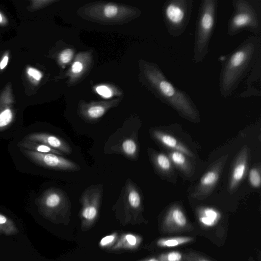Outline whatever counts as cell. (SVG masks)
<instances>
[{
	"label": "cell",
	"mask_w": 261,
	"mask_h": 261,
	"mask_svg": "<svg viewBox=\"0 0 261 261\" xmlns=\"http://www.w3.org/2000/svg\"><path fill=\"white\" fill-rule=\"evenodd\" d=\"M260 57V35L248 37L226 56L219 77V91L222 97L226 98L233 93Z\"/></svg>",
	"instance_id": "1"
},
{
	"label": "cell",
	"mask_w": 261,
	"mask_h": 261,
	"mask_svg": "<svg viewBox=\"0 0 261 261\" xmlns=\"http://www.w3.org/2000/svg\"><path fill=\"white\" fill-rule=\"evenodd\" d=\"M149 69L148 79L158 97L182 117L197 121L199 112L189 95L173 85L158 67L152 66Z\"/></svg>",
	"instance_id": "2"
},
{
	"label": "cell",
	"mask_w": 261,
	"mask_h": 261,
	"mask_svg": "<svg viewBox=\"0 0 261 261\" xmlns=\"http://www.w3.org/2000/svg\"><path fill=\"white\" fill-rule=\"evenodd\" d=\"M218 0H202L198 9L193 48V61L202 62L209 51L216 25Z\"/></svg>",
	"instance_id": "3"
},
{
	"label": "cell",
	"mask_w": 261,
	"mask_h": 261,
	"mask_svg": "<svg viewBox=\"0 0 261 261\" xmlns=\"http://www.w3.org/2000/svg\"><path fill=\"white\" fill-rule=\"evenodd\" d=\"M233 12L227 23V33L234 36L243 31L253 35L261 33V1L233 0Z\"/></svg>",
	"instance_id": "4"
},
{
	"label": "cell",
	"mask_w": 261,
	"mask_h": 261,
	"mask_svg": "<svg viewBox=\"0 0 261 261\" xmlns=\"http://www.w3.org/2000/svg\"><path fill=\"white\" fill-rule=\"evenodd\" d=\"M193 0H167L163 7L164 21L167 33L177 37L185 31L189 23Z\"/></svg>",
	"instance_id": "5"
},
{
	"label": "cell",
	"mask_w": 261,
	"mask_h": 261,
	"mask_svg": "<svg viewBox=\"0 0 261 261\" xmlns=\"http://www.w3.org/2000/svg\"><path fill=\"white\" fill-rule=\"evenodd\" d=\"M35 203L42 216L46 218L55 219L58 215L65 213L70 202L68 195L63 190L51 187L37 197Z\"/></svg>",
	"instance_id": "6"
},
{
	"label": "cell",
	"mask_w": 261,
	"mask_h": 261,
	"mask_svg": "<svg viewBox=\"0 0 261 261\" xmlns=\"http://www.w3.org/2000/svg\"><path fill=\"white\" fill-rule=\"evenodd\" d=\"M20 150L32 162L45 168L70 171L80 169L77 164L58 154L41 153L22 148Z\"/></svg>",
	"instance_id": "7"
},
{
	"label": "cell",
	"mask_w": 261,
	"mask_h": 261,
	"mask_svg": "<svg viewBox=\"0 0 261 261\" xmlns=\"http://www.w3.org/2000/svg\"><path fill=\"white\" fill-rule=\"evenodd\" d=\"M102 194V188L100 185L90 186L82 194L81 215L85 221L92 222L97 217Z\"/></svg>",
	"instance_id": "8"
},
{
	"label": "cell",
	"mask_w": 261,
	"mask_h": 261,
	"mask_svg": "<svg viewBox=\"0 0 261 261\" xmlns=\"http://www.w3.org/2000/svg\"><path fill=\"white\" fill-rule=\"evenodd\" d=\"M226 158V156H223L202 177L199 184L192 193L193 197L203 199L211 194L219 178Z\"/></svg>",
	"instance_id": "9"
},
{
	"label": "cell",
	"mask_w": 261,
	"mask_h": 261,
	"mask_svg": "<svg viewBox=\"0 0 261 261\" xmlns=\"http://www.w3.org/2000/svg\"><path fill=\"white\" fill-rule=\"evenodd\" d=\"M191 228L184 213L177 206H173L168 211L162 224V231L165 233L188 230Z\"/></svg>",
	"instance_id": "10"
},
{
	"label": "cell",
	"mask_w": 261,
	"mask_h": 261,
	"mask_svg": "<svg viewBox=\"0 0 261 261\" xmlns=\"http://www.w3.org/2000/svg\"><path fill=\"white\" fill-rule=\"evenodd\" d=\"M23 139L45 144L66 154H70L71 152L70 146L65 140L50 134L43 132L31 133Z\"/></svg>",
	"instance_id": "11"
},
{
	"label": "cell",
	"mask_w": 261,
	"mask_h": 261,
	"mask_svg": "<svg viewBox=\"0 0 261 261\" xmlns=\"http://www.w3.org/2000/svg\"><path fill=\"white\" fill-rule=\"evenodd\" d=\"M248 158V149L244 146L239 153L233 167L230 179L229 189L234 190L245 175Z\"/></svg>",
	"instance_id": "12"
},
{
	"label": "cell",
	"mask_w": 261,
	"mask_h": 261,
	"mask_svg": "<svg viewBox=\"0 0 261 261\" xmlns=\"http://www.w3.org/2000/svg\"><path fill=\"white\" fill-rule=\"evenodd\" d=\"M261 57L259 58L252 68L248 79L245 83V91L239 94L240 97H248L251 96V87L253 85V89L254 96H260V90L258 89L256 85L260 86V73H261Z\"/></svg>",
	"instance_id": "13"
},
{
	"label": "cell",
	"mask_w": 261,
	"mask_h": 261,
	"mask_svg": "<svg viewBox=\"0 0 261 261\" xmlns=\"http://www.w3.org/2000/svg\"><path fill=\"white\" fill-rule=\"evenodd\" d=\"M152 134L154 138L166 147L182 152L187 156H193L191 152L173 136L156 130H154Z\"/></svg>",
	"instance_id": "14"
},
{
	"label": "cell",
	"mask_w": 261,
	"mask_h": 261,
	"mask_svg": "<svg viewBox=\"0 0 261 261\" xmlns=\"http://www.w3.org/2000/svg\"><path fill=\"white\" fill-rule=\"evenodd\" d=\"M19 148L28 149L41 153H54L60 155L63 153L58 150L55 149L45 144L34 141L21 140L18 143Z\"/></svg>",
	"instance_id": "15"
},
{
	"label": "cell",
	"mask_w": 261,
	"mask_h": 261,
	"mask_svg": "<svg viewBox=\"0 0 261 261\" xmlns=\"http://www.w3.org/2000/svg\"><path fill=\"white\" fill-rule=\"evenodd\" d=\"M193 240V238L189 236L171 237L159 239L156 244L161 247L170 248L189 243Z\"/></svg>",
	"instance_id": "16"
},
{
	"label": "cell",
	"mask_w": 261,
	"mask_h": 261,
	"mask_svg": "<svg viewBox=\"0 0 261 261\" xmlns=\"http://www.w3.org/2000/svg\"><path fill=\"white\" fill-rule=\"evenodd\" d=\"M220 218V214L215 210L204 208L199 213V220L205 227H211L215 225Z\"/></svg>",
	"instance_id": "17"
},
{
	"label": "cell",
	"mask_w": 261,
	"mask_h": 261,
	"mask_svg": "<svg viewBox=\"0 0 261 261\" xmlns=\"http://www.w3.org/2000/svg\"><path fill=\"white\" fill-rule=\"evenodd\" d=\"M18 231V227L14 221L0 213V233L10 236L17 234Z\"/></svg>",
	"instance_id": "18"
},
{
	"label": "cell",
	"mask_w": 261,
	"mask_h": 261,
	"mask_svg": "<svg viewBox=\"0 0 261 261\" xmlns=\"http://www.w3.org/2000/svg\"><path fill=\"white\" fill-rule=\"evenodd\" d=\"M170 161L177 167L184 171H188L189 164L185 154L178 151H173L169 153Z\"/></svg>",
	"instance_id": "19"
},
{
	"label": "cell",
	"mask_w": 261,
	"mask_h": 261,
	"mask_svg": "<svg viewBox=\"0 0 261 261\" xmlns=\"http://www.w3.org/2000/svg\"><path fill=\"white\" fill-rule=\"evenodd\" d=\"M120 149L126 156L134 158L137 156L138 147L136 141L132 138H126L121 143Z\"/></svg>",
	"instance_id": "20"
},
{
	"label": "cell",
	"mask_w": 261,
	"mask_h": 261,
	"mask_svg": "<svg viewBox=\"0 0 261 261\" xmlns=\"http://www.w3.org/2000/svg\"><path fill=\"white\" fill-rule=\"evenodd\" d=\"M153 161L156 167L164 172H167L172 169V165L170 159L164 153H157L152 157Z\"/></svg>",
	"instance_id": "21"
},
{
	"label": "cell",
	"mask_w": 261,
	"mask_h": 261,
	"mask_svg": "<svg viewBox=\"0 0 261 261\" xmlns=\"http://www.w3.org/2000/svg\"><path fill=\"white\" fill-rule=\"evenodd\" d=\"M13 114L12 110L6 108L0 112V132L7 128L12 123Z\"/></svg>",
	"instance_id": "22"
},
{
	"label": "cell",
	"mask_w": 261,
	"mask_h": 261,
	"mask_svg": "<svg viewBox=\"0 0 261 261\" xmlns=\"http://www.w3.org/2000/svg\"><path fill=\"white\" fill-rule=\"evenodd\" d=\"M106 108L101 105H94L89 107L86 112V115L90 120H96L103 116Z\"/></svg>",
	"instance_id": "23"
},
{
	"label": "cell",
	"mask_w": 261,
	"mask_h": 261,
	"mask_svg": "<svg viewBox=\"0 0 261 261\" xmlns=\"http://www.w3.org/2000/svg\"><path fill=\"white\" fill-rule=\"evenodd\" d=\"M141 242V238L136 235L128 233L125 234L122 239L121 243L118 245L129 248H136Z\"/></svg>",
	"instance_id": "24"
},
{
	"label": "cell",
	"mask_w": 261,
	"mask_h": 261,
	"mask_svg": "<svg viewBox=\"0 0 261 261\" xmlns=\"http://www.w3.org/2000/svg\"><path fill=\"white\" fill-rule=\"evenodd\" d=\"M158 259L159 261H183L184 254L177 251H172L161 254Z\"/></svg>",
	"instance_id": "25"
},
{
	"label": "cell",
	"mask_w": 261,
	"mask_h": 261,
	"mask_svg": "<svg viewBox=\"0 0 261 261\" xmlns=\"http://www.w3.org/2000/svg\"><path fill=\"white\" fill-rule=\"evenodd\" d=\"M249 179L251 186L254 188H258L260 185L261 178L258 170L256 168L250 170L249 175Z\"/></svg>",
	"instance_id": "26"
},
{
	"label": "cell",
	"mask_w": 261,
	"mask_h": 261,
	"mask_svg": "<svg viewBox=\"0 0 261 261\" xmlns=\"http://www.w3.org/2000/svg\"><path fill=\"white\" fill-rule=\"evenodd\" d=\"M185 261H211L200 255L194 252H190L184 254Z\"/></svg>",
	"instance_id": "27"
},
{
	"label": "cell",
	"mask_w": 261,
	"mask_h": 261,
	"mask_svg": "<svg viewBox=\"0 0 261 261\" xmlns=\"http://www.w3.org/2000/svg\"><path fill=\"white\" fill-rule=\"evenodd\" d=\"M116 238V234H111L106 236L101 239L99 242V245L101 247H107L113 244Z\"/></svg>",
	"instance_id": "28"
},
{
	"label": "cell",
	"mask_w": 261,
	"mask_h": 261,
	"mask_svg": "<svg viewBox=\"0 0 261 261\" xmlns=\"http://www.w3.org/2000/svg\"><path fill=\"white\" fill-rule=\"evenodd\" d=\"M73 52L70 49H66L63 50L60 56V59L63 63L69 62L72 59Z\"/></svg>",
	"instance_id": "29"
},
{
	"label": "cell",
	"mask_w": 261,
	"mask_h": 261,
	"mask_svg": "<svg viewBox=\"0 0 261 261\" xmlns=\"http://www.w3.org/2000/svg\"><path fill=\"white\" fill-rule=\"evenodd\" d=\"M96 92L105 98H109L112 96L111 90L106 86H100L96 88Z\"/></svg>",
	"instance_id": "30"
},
{
	"label": "cell",
	"mask_w": 261,
	"mask_h": 261,
	"mask_svg": "<svg viewBox=\"0 0 261 261\" xmlns=\"http://www.w3.org/2000/svg\"><path fill=\"white\" fill-rule=\"evenodd\" d=\"M118 9L114 5H107L104 9V14L107 17H112L117 13Z\"/></svg>",
	"instance_id": "31"
},
{
	"label": "cell",
	"mask_w": 261,
	"mask_h": 261,
	"mask_svg": "<svg viewBox=\"0 0 261 261\" xmlns=\"http://www.w3.org/2000/svg\"><path fill=\"white\" fill-rule=\"evenodd\" d=\"M28 73L29 75L37 81L40 80L42 77L41 72L34 68H29L28 70Z\"/></svg>",
	"instance_id": "32"
},
{
	"label": "cell",
	"mask_w": 261,
	"mask_h": 261,
	"mask_svg": "<svg viewBox=\"0 0 261 261\" xmlns=\"http://www.w3.org/2000/svg\"><path fill=\"white\" fill-rule=\"evenodd\" d=\"M83 68L82 64L81 62L77 61L73 64L72 66V71L75 73H77L82 70Z\"/></svg>",
	"instance_id": "33"
},
{
	"label": "cell",
	"mask_w": 261,
	"mask_h": 261,
	"mask_svg": "<svg viewBox=\"0 0 261 261\" xmlns=\"http://www.w3.org/2000/svg\"><path fill=\"white\" fill-rule=\"evenodd\" d=\"M8 62V56L4 57L0 63V68L1 69H4L7 65Z\"/></svg>",
	"instance_id": "34"
},
{
	"label": "cell",
	"mask_w": 261,
	"mask_h": 261,
	"mask_svg": "<svg viewBox=\"0 0 261 261\" xmlns=\"http://www.w3.org/2000/svg\"><path fill=\"white\" fill-rule=\"evenodd\" d=\"M143 261H159V260L158 258H150L146 259Z\"/></svg>",
	"instance_id": "35"
},
{
	"label": "cell",
	"mask_w": 261,
	"mask_h": 261,
	"mask_svg": "<svg viewBox=\"0 0 261 261\" xmlns=\"http://www.w3.org/2000/svg\"><path fill=\"white\" fill-rule=\"evenodd\" d=\"M3 18L1 14H0V22L2 21Z\"/></svg>",
	"instance_id": "36"
}]
</instances>
